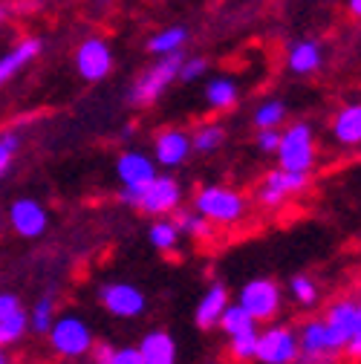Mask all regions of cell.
<instances>
[{
	"mask_svg": "<svg viewBox=\"0 0 361 364\" xmlns=\"http://www.w3.org/2000/svg\"><path fill=\"white\" fill-rule=\"evenodd\" d=\"M284 298L286 292L281 289L278 281L272 278H252L240 287L237 292V304L252 315L257 318L260 324H269V321H278L281 318V309H284Z\"/></svg>",
	"mask_w": 361,
	"mask_h": 364,
	"instance_id": "7",
	"label": "cell"
},
{
	"mask_svg": "<svg viewBox=\"0 0 361 364\" xmlns=\"http://www.w3.org/2000/svg\"><path fill=\"white\" fill-rule=\"evenodd\" d=\"M50 350L64 358V361H78L87 358L96 347V333L90 327V321L78 312H58L55 321L47 333Z\"/></svg>",
	"mask_w": 361,
	"mask_h": 364,
	"instance_id": "4",
	"label": "cell"
},
{
	"mask_svg": "<svg viewBox=\"0 0 361 364\" xmlns=\"http://www.w3.org/2000/svg\"><path fill=\"white\" fill-rule=\"evenodd\" d=\"M298 347H301L298 364H335L341 355L330 341L324 318H306L298 327Z\"/></svg>",
	"mask_w": 361,
	"mask_h": 364,
	"instance_id": "12",
	"label": "cell"
},
{
	"mask_svg": "<svg viewBox=\"0 0 361 364\" xmlns=\"http://www.w3.org/2000/svg\"><path fill=\"white\" fill-rule=\"evenodd\" d=\"M306 188H309V173L275 168V171H269V173L260 179V186H257V191H254V200H257V205L275 211V208L286 205L292 197L303 194Z\"/></svg>",
	"mask_w": 361,
	"mask_h": 364,
	"instance_id": "8",
	"label": "cell"
},
{
	"mask_svg": "<svg viewBox=\"0 0 361 364\" xmlns=\"http://www.w3.org/2000/svg\"><path fill=\"white\" fill-rule=\"evenodd\" d=\"M151 154H153L159 171H176V168H183L194 156L191 130H185V127H162L153 136Z\"/></svg>",
	"mask_w": 361,
	"mask_h": 364,
	"instance_id": "13",
	"label": "cell"
},
{
	"mask_svg": "<svg viewBox=\"0 0 361 364\" xmlns=\"http://www.w3.org/2000/svg\"><path fill=\"white\" fill-rule=\"evenodd\" d=\"M12 4H9V0H0V23H6L9 18H12Z\"/></svg>",
	"mask_w": 361,
	"mask_h": 364,
	"instance_id": "39",
	"label": "cell"
},
{
	"mask_svg": "<svg viewBox=\"0 0 361 364\" xmlns=\"http://www.w3.org/2000/svg\"><path fill=\"white\" fill-rule=\"evenodd\" d=\"M298 330L281 321H269L257 333L254 364H298Z\"/></svg>",
	"mask_w": 361,
	"mask_h": 364,
	"instance_id": "6",
	"label": "cell"
},
{
	"mask_svg": "<svg viewBox=\"0 0 361 364\" xmlns=\"http://www.w3.org/2000/svg\"><path fill=\"white\" fill-rule=\"evenodd\" d=\"M327 64V50L318 38H295L286 47V70L295 78L318 75Z\"/></svg>",
	"mask_w": 361,
	"mask_h": 364,
	"instance_id": "16",
	"label": "cell"
},
{
	"mask_svg": "<svg viewBox=\"0 0 361 364\" xmlns=\"http://www.w3.org/2000/svg\"><path fill=\"white\" fill-rule=\"evenodd\" d=\"M278 168L312 173L318 165V139H315V127L306 119L286 122L281 127V145L275 151Z\"/></svg>",
	"mask_w": 361,
	"mask_h": 364,
	"instance_id": "3",
	"label": "cell"
},
{
	"mask_svg": "<svg viewBox=\"0 0 361 364\" xmlns=\"http://www.w3.org/2000/svg\"><path fill=\"white\" fill-rule=\"evenodd\" d=\"M23 148V133L18 127H6V130H0V176H6L18 151Z\"/></svg>",
	"mask_w": 361,
	"mask_h": 364,
	"instance_id": "31",
	"label": "cell"
},
{
	"mask_svg": "<svg viewBox=\"0 0 361 364\" xmlns=\"http://www.w3.org/2000/svg\"><path fill=\"white\" fill-rule=\"evenodd\" d=\"M229 304H232L229 287H225L222 281L208 284L205 292L200 295L197 306H194V324H197L200 330H214V327H220V318L225 315Z\"/></svg>",
	"mask_w": 361,
	"mask_h": 364,
	"instance_id": "19",
	"label": "cell"
},
{
	"mask_svg": "<svg viewBox=\"0 0 361 364\" xmlns=\"http://www.w3.org/2000/svg\"><path fill=\"white\" fill-rule=\"evenodd\" d=\"M330 139L341 151L361 148V102L341 105L330 119Z\"/></svg>",
	"mask_w": 361,
	"mask_h": 364,
	"instance_id": "18",
	"label": "cell"
},
{
	"mask_svg": "<svg viewBox=\"0 0 361 364\" xmlns=\"http://www.w3.org/2000/svg\"><path fill=\"white\" fill-rule=\"evenodd\" d=\"M289 119V105L281 96H269L254 105L252 110V124L254 130H281Z\"/></svg>",
	"mask_w": 361,
	"mask_h": 364,
	"instance_id": "24",
	"label": "cell"
},
{
	"mask_svg": "<svg viewBox=\"0 0 361 364\" xmlns=\"http://www.w3.org/2000/svg\"><path fill=\"white\" fill-rule=\"evenodd\" d=\"M110 353H113V344H104V341H96V347H93V364H107L110 361Z\"/></svg>",
	"mask_w": 361,
	"mask_h": 364,
	"instance_id": "37",
	"label": "cell"
},
{
	"mask_svg": "<svg viewBox=\"0 0 361 364\" xmlns=\"http://www.w3.org/2000/svg\"><path fill=\"white\" fill-rule=\"evenodd\" d=\"M203 102L211 113H229L240 102V81L229 73L208 75L203 81Z\"/></svg>",
	"mask_w": 361,
	"mask_h": 364,
	"instance_id": "20",
	"label": "cell"
},
{
	"mask_svg": "<svg viewBox=\"0 0 361 364\" xmlns=\"http://www.w3.org/2000/svg\"><path fill=\"white\" fill-rule=\"evenodd\" d=\"M220 330L225 338H235V336H246V333H257L260 330V321L257 318H252L237 301L229 304V309H225V315L220 318Z\"/></svg>",
	"mask_w": 361,
	"mask_h": 364,
	"instance_id": "28",
	"label": "cell"
},
{
	"mask_svg": "<svg viewBox=\"0 0 361 364\" xmlns=\"http://www.w3.org/2000/svg\"><path fill=\"white\" fill-rule=\"evenodd\" d=\"M194 208L217 229H232V225H240L246 220L249 200L229 186H203L194 194Z\"/></svg>",
	"mask_w": 361,
	"mask_h": 364,
	"instance_id": "5",
	"label": "cell"
},
{
	"mask_svg": "<svg viewBox=\"0 0 361 364\" xmlns=\"http://www.w3.org/2000/svg\"><path fill=\"white\" fill-rule=\"evenodd\" d=\"M191 41V29L183 26V23H171V26H162L159 32H153L145 43L148 55L153 58H165V55H173V53H185Z\"/></svg>",
	"mask_w": 361,
	"mask_h": 364,
	"instance_id": "23",
	"label": "cell"
},
{
	"mask_svg": "<svg viewBox=\"0 0 361 364\" xmlns=\"http://www.w3.org/2000/svg\"><path fill=\"white\" fill-rule=\"evenodd\" d=\"M139 353L145 364H176L179 361L176 338L168 330H148L139 338Z\"/></svg>",
	"mask_w": 361,
	"mask_h": 364,
	"instance_id": "22",
	"label": "cell"
},
{
	"mask_svg": "<svg viewBox=\"0 0 361 364\" xmlns=\"http://www.w3.org/2000/svg\"><path fill=\"white\" fill-rule=\"evenodd\" d=\"M179 240H183V232H179V225L173 217H153L151 225H148V243L162 252V255H171Z\"/></svg>",
	"mask_w": 361,
	"mask_h": 364,
	"instance_id": "25",
	"label": "cell"
},
{
	"mask_svg": "<svg viewBox=\"0 0 361 364\" xmlns=\"http://www.w3.org/2000/svg\"><path fill=\"white\" fill-rule=\"evenodd\" d=\"M29 333V312L21 295L0 289V347H15Z\"/></svg>",
	"mask_w": 361,
	"mask_h": 364,
	"instance_id": "15",
	"label": "cell"
},
{
	"mask_svg": "<svg viewBox=\"0 0 361 364\" xmlns=\"http://www.w3.org/2000/svg\"><path fill=\"white\" fill-rule=\"evenodd\" d=\"M0 364H12V358H9L6 347H0Z\"/></svg>",
	"mask_w": 361,
	"mask_h": 364,
	"instance_id": "41",
	"label": "cell"
},
{
	"mask_svg": "<svg viewBox=\"0 0 361 364\" xmlns=\"http://www.w3.org/2000/svg\"><path fill=\"white\" fill-rule=\"evenodd\" d=\"M9 229L23 240H38L50 232V208L35 197H18L6 208Z\"/></svg>",
	"mask_w": 361,
	"mask_h": 364,
	"instance_id": "11",
	"label": "cell"
},
{
	"mask_svg": "<svg viewBox=\"0 0 361 364\" xmlns=\"http://www.w3.org/2000/svg\"><path fill=\"white\" fill-rule=\"evenodd\" d=\"M107 364H145L139 347H113Z\"/></svg>",
	"mask_w": 361,
	"mask_h": 364,
	"instance_id": "35",
	"label": "cell"
},
{
	"mask_svg": "<svg viewBox=\"0 0 361 364\" xmlns=\"http://www.w3.org/2000/svg\"><path fill=\"white\" fill-rule=\"evenodd\" d=\"M113 47L102 38V35H90L84 38L78 47H75V55H72V67L78 73L81 81L87 84H99L104 81L110 73H113Z\"/></svg>",
	"mask_w": 361,
	"mask_h": 364,
	"instance_id": "9",
	"label": "cell"
},
{
	"mask_svg": "<svg viewBox=\"0 0 361 364\" xmlns=\"http://www.w3.org/2000/svg\"><path fill=\"white\" fill-rule=\"evenodd\" d=\"M185 53H173V55H165V58H156L148 70H142L136 78L130 81L127 93H124V102L130 107H151L156 105L168 90L171 84L179 78V64H183Z\"/></svg>",
	"mask_w": 361,
	"mask_h": 364,
	"instance_id": "2",
	"label": "cell"
},
{
	"mask_svg": "<svg viewBox=\"0 0 361 364\" xmlns=\"http://www.w3.org/2000/svg\"><path fill=\"white\" fill-rule=\"evenodd\" d=\"M225 145V127L220 122H203L191 130V148L197 156H211Z\"/></svg>",
	"mask_w": 361,
	"mask_h": 364,
	"instance_id": "27",
	"label": "cell"
},
{
	"mask_svg": "<svg viewBox=\"0 0 361 364\" xmlns=\"http://www.w3.org/2000/svg\"><path fill=\"white\" fill-rule=\"evenodd\" d=\"M355 315H358V301H352V298H335L321 315L327 324V333H330V341L338 353H344V347L355 330Z\"/></svg>",
	"mask_w": 361,
	"mask_h": 364,
	"instance_id": "17",
	"label": "cell"
},
{
	"mask_svg": "<svg viewBox=\"0 0 361 364\" xmlns=\"http://www.w3.org/2000/svg\"><path fill=\"white\" fill-rule=\"evenodd\" d=\"M278 145H281V130H257L254 133V148L263 156H275Z\"/></svg>",
	"mask_w": 361,
	"mask_h": 364,
	"instance_id": "34",
	"label": "cell"
},
{
	"mask_svg": "<svg viewBox=\"0 0 361 364\" xmlns=\"http://www.w3.org/2000/svg\"><path fill=\"white\" fill-rule=\"evenodd\" d=\"M119 203L139 208V214L145 217H171L179 205H183V186L179 179H173L171 173H156L151 182H145L142 188H124L119 186Z\"/></svg>",
	"mask_w": 361,
	"mask_h": 364,
	"instance_id": "1",
	"label": "cell"
},
{
	"mask_svg": "<svg viewBox=\"0 0 361 364\" xmlns=\"http://www.w3.org/2000/svg\"><path fill=\"white\" fill-rule=\"evenodd\" d=\"M43 50V41L41 38H23L18 41L15 47H9L4 55H0V87L9 84L15 75H21Z\"/></svg>",
	"mask_w": 361,
	"mask_h": 364,
	"instance_id": "21",
	"label": "cell"
},
{
	"mask_svg": "<svg viewBox=\"0 0 361 364\" xmlns=\"http://www.w3.org/2000/svg\"><path fill=\"white\" fill-rule=\"evenodd\" d=\"M344 9H347L350 18L361 21V0H344Z\"/></svg>",
	"mask_w": 361,
	"mask_h": 364,
	"instance_id": "38",
	"label": "cell"
},
{
	"mask_svg": "<svg viewBox=\"0 0 361 364\" xmlns=\"http://www.w3.org/2000/svg\"><path fill=\"white\" fill-rule=\"evenodd\" d=\"M286 295H289V301H292L295 306L312 309L315 304L321 301V284L315 281V278H309V275H295V278H289V284H286Z\"/></svg>",
	"mask_w": 361,
	"mask_h": 364,
	"instance_id": "29",
	"label": "cell"
},
{
	"mask_svg": "<svg viewBox=\"0 0 361 364\" xmlns=\"http://www.w3.org/2000/svg\"><path fill=\"white\" fill-rule=\"evenodd\" d=\"M208 58L205 55H185L183 64H179V78L176 81H183V84H200L208 78Z\"/></svg>",
	"mask_w": 361,
	"mask_h": 364,
	"instance_id": "32",
	"label": "cell"
},
{
	"mask_svg": "<svg viewBox=\"0 0 361 364\" xmlns=\"http://www.w3.org/2000/svg\"><path fill=\"white\" fill-rule=\"evenodd\" d=\"M260 333V330H257ZM257 333H246V336H235V338H225L229 341V355L237 364H249L254 361V350H257Z\"/></svg>",
	"mask_w": 361,
	"mask_h": 364,
	"instance_id": "33",
	"label": "cell"
},
{
	"mask_svg": "<svg viewBox=\"0 0 361 364\" xmlns=\"http://www.w3.org/2000/svg\"><path fill=\"white\" fill-rule=\"evenodd\" d=\"M344 353L352 358V361H361V301H358V315H355V330L344 347Z\"/></svg>",
	"mask_w": 361,
	"mask_h": 364,
	"instance_id": "36",
	"label": "cell"
},
{
	"mask_svg": "<svg viewBox=\"0 0 361 364\" xmlns=\"http://www.w3.org/2000/svg\"><path fill=\"white\" fill-rule=\"evenodd\" d=\"M99 304L107 309V315L119 321H133L142 318L148 309V295L130 281H110L99 289Z\"/></svg>",
	"mask_w": 361,
	"mask_h": 364,
	"instance_id": "10",
	"label": "cell"
},
{
	"mask_svg": "<svg viewBox=\"0 0 361 364\" xmlns=\"http://www.w3.org/2000/svg\"><path fill=\"white\" fill-rule=\"evenodd\" d=\"M171 217L176 220V225H179V232H183V237H191V240H200V243L214 237V229H217V225L208 223L197 208H183V205H179Z\"/></svg>",
	"mask_w": 361,
	"mask_h": 364,
	"instance_id": "26",
	"label": "cell"
},
{
	"mask_svg": "<svg viewBox=\"0 0 361 364\" xmlns=\"http://www.w3.org/2000/svg\"><path fill=\"white\" fill-rule=\"evenodd\" d=\"M113 173L119 179V186H124V188H142L145 182H151L159 173V165H156L151 151L124 148L116 156V162H113Z\"/></svg>",
	"mask_w": 361,
	"mask_h": 364,
	"instance_id": "14",
	"label": "cell"
},
{
	"mask_svg": "<svg viewBox=\"0 0 361 364\" xmlns=\"http://www.w3.org/2000/svg\"><path fill=\"white\" fill-rule=\"evenodd\" d=\"M29 333L35 336H47L53 321H55V315H58V304L53 295H41L29 309Z\"/></svg>",
	"mask_w": 361,
	"mask_h": 364,
	"instance_id": "30",
	"label": "cell"
},
{
	"mask_svg": "<svg viewBox=\"0 0 361 364\" xmlns=\"http://www.w3.org/2000/svg\"><path fill=\"white\" fill-rule=\"evenodd\" d=\"M133 130H136V127H133V124H124L119 136H122V139H130V136H133Z\"/></svg>",
	"mask_w": 361,
	"mask_h": 364,
	"instance_id": "40",
	"label": "cell"
}]
</instances>
